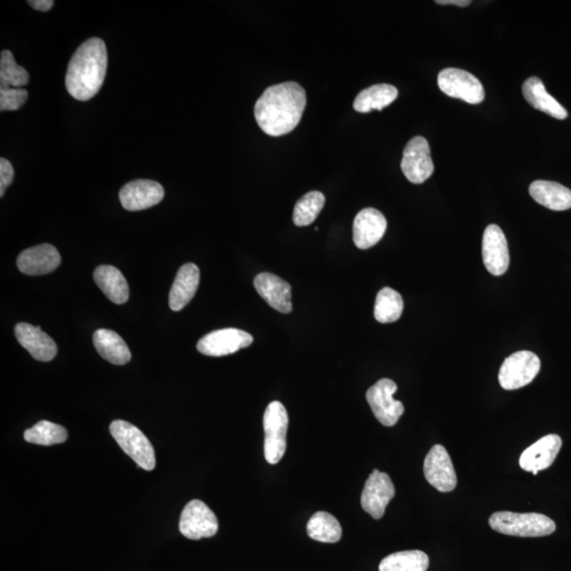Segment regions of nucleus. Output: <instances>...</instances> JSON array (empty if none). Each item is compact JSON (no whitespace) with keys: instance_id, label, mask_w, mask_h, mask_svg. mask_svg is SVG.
<instances>
[{"instance_id":"obj_1","label":"nucleus","mask_w":571,"mask_h":571,"mask_svg":"<svg viewBox=\"0 0 571 571\" xmlns=\"http://www.w3.org/2000/svg\"><path fill=\"white\" fill-rule=\"evenodd\" d=\"M306 103V91L299 83L272 86L263 91L255 104L257 124L268 136H284L299 125Z\"/></svg>"},{"instance_id":"obj_2","label":"nucleus","mask_w":571,"mask_h":571,"mask_svg":"<svg viewBox=\"0 0 571 571\" xmlns=\"http://www.w3.org/2000/svg\"><path fill=\"white\" fill-rule=\"evenodd\" d=\"M107 70V49L92 38L77 49L66 73V88L78 101H88L100 91Z\"/></svg>"},{"instance_id":"obj_3","label":"nucleus","mask_w":571,"mask_h":571,"mask_svg":"<svg viewBox=\"0 0 571 571\" xmlns=\"http://www.w3.org/2000/svg\"><path fill=\"white\" fill-rule=\"evenodd\" d=\"M490 527L506 536L541 538L556 531V523L541 513H515L500 511L491 515Z\"/></svg>"},{"instance_id":"obj_4","label":"nucleus","mask_w":571,"mask_h":571,"mask_svg":"<svg viewBox=\"0 0 571 571\" xmlns=\"http://www.w3.org/2000/svg\"><path fill=\"white\" fill-rule=\"evenodd\" d=\"M110 434L118 442L121 449L140 468L152 471L156 465L155 451L146 436L137 427L124 420H115L110 425Z\"/></svg>"},{"instance_id":"obj_5","label":"nucleus","mask_w":571,"mask_h":571,"mask_svg":"<svg viewBox=\"0 0 571 571\" xmlns=\"http://www.w3.org/2000/svg\"><path fill=\"white\" fill-rule=\"evenodd\" d=\"M288 425H290V417L284 405L280 401L270 403L263 415V429H265L263 452L270 465L279 464L284 456Z\"/></svg>"},{"instance_id":"obj_6","label":"nucleus","mask_w":571,"mask_h":571,"mask_svg":"<svg viewBox=\"0 0 571 571\" xmlns=\"http://www.w3.org/2000/svg\"><path fill=\"white\" fill-rule=\"evenodd\" d=\"M541 370V360L528 351L514 353L503 361L499 373L502 388L514 391L530 384Z\"/></svg>"},{"instance_id":"obj_7","label":"nucleus","mask_w":571,"mask_h":571,"mask_svg":"<svg viewBox=\"0 0 571 571\" xmlns=\"http://www.w3.org/2000/svg\"><path fill=\"white\" fill-rule=\"evenodd\" d=\"M397 384L391 379H381L366 392L368 404L381 425L394 427L404 413L402 402L395 401Z\"/></svg>"},{"instance_id":"obj_8","label":"nucleus","mask_w":571,"mask_h":571,"mask_svg":"<svg viewBox=\"0 0 571 571\" xmlns=\"http://www.w3.org/2000/svg\"><path fill=\"white\" fill-rule=\"evenodd\" d=\"M438 86L447 96L474 106L484 99V90L480 79L465 70L447 69L440 71Z\"/></svg>"},{"instance_id":"obj_9","label":"nucleus","mask_w":571,"mask_h":571,"mask_svg":"<svg viewBox=\"0 0 571 571\" xmlns=\"http://www.w3.org/2000/svg\"><path fill=\"white\" fill-rule=\"evenodd\" d=\"M396 489L388 473L374 469L367 478L361 495L362 508L372 515L373 519H382L386 507L394 499Z\"/></svg>"},{"instance_id":"obj_10","label":"nucleus","mask_w":571,"mask_h":571,"mask_svg":"<svg viewBox=\"0 0 571 571\" xmlns=\"http://www.w3.org/2000/svg\"><path fill=\"white\" fill-rule=\"evenodd\" d=\"M180 530L184 537L196 541L214 537L218 531V520L204 502L194 500L183 509Z\"/></svg>"},{"instance_id":"obj_11","label":"nucleus","mask_w":571,"mask_h":571,"mask_svg":"<svg viewBox=\"0 0 571 571\" xmlns=\"http://www.w3.org/2000/svg\"><path fill=\"white\" fill-rule=\"evenodd\" d=\"M401 170L411 183L421 184L434 173L431 149L423 137L410 140L405 146L401 161Z\"/></svg>"},{"instance_id":"obj_12","label":"nucleus","mask_w":571,"mask_h":571,"mask_svg":"<svg viewBox=\"0 0 571 571\" xmlns=\"http://www.w3.org/2000/svg\"><path fill=\"white\" fill-rule=\"evenodd\" d=\"M426 480L440 493H452L457 486V476L449 453L445 447L435 445L423 465Z\"/></svg>"},{"instance_id":"obj_13","label":"nucleus","mask_w":571,"mask_h":571,"mask_svg":"<svg viewBox=\"0 0 571 571\" xmlns=\"http://www.w3.org/2000/svg\"><path fill=\"white\" fill-rule=\"evenodd\" d=\"M253 343V336L245 331L235 328H226L212 331L206 335L198 344V349L208 357H224L235 354L241 349L249 347Z\"/></svg>"},{"instance_id":"obj_14","label":"nucleus","mask_w":571,"mask_h":571,"mask_svg":"<svg viewBox=\"0 0 571 571\" xmlns=\"http://www.w3.org/2000/svg\"><path fill=\"white\" fill-rule=\"evenodd\" d=\"M483 260L484 267L494 276L507 272L511 255L505 235L499 226L490 225L484 230L483 237Z\"/></svg>"},{"instance_id":"obj_15","label":"nucleus","mask_w":571,"mask_h":571,"mask_svg":"<svg viewBox=\"0 0 571 571\" xmlns=\"http://www.w3.org/2000/svg\"><path fill=\"white\" fill-rule=\"evenodd\" d=\"M164 189L161 183L152 180H134L120 190V201L127 211L146 210L161 202Z\"/></svg>"},{"instance_id":"obj_16","label":"nucleus","mask_w":571,"mask_h":571,"mask_svg":"<svg viewBox=\"0 0 571 571\" xmlns=\"http://www.w3.org/2000/svg\"><path fill=\"white\" fill-rule=\"evenodd\" d=\"M388 229L384 215L373 207L362 210L354 221V243L357 248L367 250L376 245Z\"/></svg>"},{"instance_id":"obj_17","label":"nucleus","mask_w":571,"mask_h":571,"mask_svg":"<svg viewBox=\"0 0 571 571\" xmlns=\"http://www.w3.org/2000/svg\"><path fill=\"white\" fill-rule=\"evenodd\" d=\"M562 447V439L557 434H550L538 440L521 453L520 468L538 475L539 471L548 469L555 463Z\"/></svg>"},{"instance_id":"obj_18","label":"nucleus","mask_w":571,"mask_h":571,"mask_svg":"<svg viewBox=\"0 0 571 571\" xmlns=\"http://www.w3.org/2000/svg\"><path fill=\"white\" fill-rule=\"evenodd\" d=\"M60 265V255L52 244H44L24 250L17 259L18 270L26 275L51 273Z\"/></svg>"},{"instance_id":"obj_19","label":"nucleus","mask_w":571,"mask_h":571,"mask_svg":"<svg viewBox=\"0 0 571 571\" xmlns=\"http://www.w3.org/2000/svg\"><path fill=\"white\" fill-rule=\"evenodd\" d=\"M257 293L266 300L273 309L281 313L292 311V291L290 282L272 273H261L254 280Z\"/></svg>"},{"instance_id":"obj_20","label":"nucleus","mask_w":571,"mask_h":571,"mask_svg":"<svg viewBox=\"0 0 571 571\" xmlns=\"http://www.w3.org/2000/svg\"><path fill=\"white\" fill-rule=\"evenodd\" d=\"M15 336L23 348H26L35 360L49 362L58 354L57 344L41 327L28 323H18Z\"/></svg>"},{"instance_id":"obj_21","label":"nucleus","mask_w":571,"mask_h":571,"mask_svg":"<svg viewBox=\"0 0 571 571\" xmlns=\"http://www.w3.org/2000/svg\"><path fill=\"white\" fill-rule=\"evenodd\" d=\"M199 281V268L192 262L183 265L178 272L174 284L171 286L169 299L170 309L182 310L198 292Z\"/></svg>"},{"instance_id":"obj_22","label":"nucleus","mask_w":571,"mask_h":571,"mask_svg":"<svg viewBox=\"0 0 571 571\" xmlns=\"http://www.w3.org/2000/svg\"><path fill=\"white\" fill-rule=\"evenodd\" d=\"M530 193L538 204L552 211L571 208V190L554 181L537 180L530 184Z\"/></svg>"},{"instance_id":"obj_23","label":"nucleus","mask_w":571,"mask_h":571,"mask_svg":"<svg viewBox=\"0 0 571 571\" xmlns=\"http://www.w3.org/2000/svg\"><path fill=\"white\" fill-rule=\"evenodd\" d=\"M523 95L533 108L541 110L557 120L567 118V110L548 94L541 78L537 77L527 78L523 84Z\"/></svg>"},{"instance_id":"obj_24","label":"nucleus","mask_w":571,"mask_h":571,"mask_svg":"<svg viewBox=\"0 0 571 571\" xmlns=\"http://www.w3.org/2000/svg\"><path fill=\"white\" fill-rule=\"evenodd\" d=\"M94 279L97 287L115 304H124L130 299V288L119 269L100 266L95 270Z\"/></svg>"},{"instance_id":"obj_25","label":"nucleus","mask_w":571,"mask_h":571,"mask_svg":"<svg viewBox=\"0 0 571 571\" xmlns=\"http://www.w3.org/2000/svg\"><path fill=\"white\" fill-rule=\"evenodd\" d=\"M94 345L102 358L115 365H124L132 359L130 348L113 330H97L94 335Z\"/></svg>"},{"instance_id":"obj_26","label":"nucleus","mask_w":571,"mask_h":571,"mask_svg":"<svg viewBox=\"0 0 571 571\" xmlns=\"http://www.w3.org/2000/svg\"><path fill=\"white\" fill-rule=\"evenodd\" d=\"M398 89L390 84L371 86L355 97L354 108L355 112L366 114L372 110H382L397 99Z\"/></svg>"},{"instance_id":"obj_27","label":"nucleus","mask_w":571,"mask_h":571,"mask_svg":"<svg viewBox=\"0 0 571 571\" xmlns=\"http://www.w3.org/2000/svg\"><path fill=\"white\" fill-rule=\"evenodd\" d=\"M307 534L315 541L337 543L342 538V527L334 515L318 511L312 515L307 524Z\"/></svg>"},{"instance_id":"obj_28","label":"nucleus","mask_w":571,"mask_h":571,"mask_svg":"<svg viewBox=\"0 0 571 571\" xmlns=\"http://www.w3.org/2000/svg\"><path fill=\"white\" fill-rule=\"evenodd\" d=\"M429 560L421 550L399 551L383 558L379 571H427Z\"/></svg>"},{"instance_id":"obj_29","label":"nucleus","mask_w":571,"mask_h":571,"mask_svg":"<svg viewBox=\"0 0 571 571\" xmlns=\"http://www.w3.org/2000/svg\"><path fill=\"white\" fill-rule=\"evenodd\" d=\"M404 309L401 294L391 288L385 287L377 294L374 304V318L379 323H394L401 318Z\"/></svg>"},{"instance_id":"obj_30","label":"nucleus","mask_w":571,"mask_h":571,"mask_svg":"<svg viewBox=\"0 0 571 571\" xmlns=\"http://www.w3.org/2000/svg\"><path fill=\"white\" fill-rule=\"evenodd\" d=\"M67 429L51 421L41 420L23 434L24 440L30 444L53 446L63 444L67 440Z\"/></svg>"},{"instance_id":"obj_31","label":"nucleus","mask_w":571,"mask_h":571,"mask_svg":"<svg viewBox=\"0 0 571 571\" xmlns=\"http://www.w3.org/2000/svg\"><path fill=\"white\" fill-rule=\"evenodd\" d=\"M29 73L18 65L14 53L4 51L0 57V85L2 88H22L29 84Z\"/></svg>"},{"instance_id":"obj_32","label":"nucleus","mask_w":571,"mask_h":571,"mask_svg":"<svg viewBox=\"0 0 571 571\" xmlns=\"http://www.w3.org/2000/svg\"><path fill=\"white\" fill-rule=\"evenodd\" d=\"M325 205V196L318 190L307 193L300 198L293 211V223L297 226H309L317 219Z\"/></svg>"},{"instance_id":"obj_33","label":"nucleus","mask_w":571,"mask_h":571,"mask_svg":"<svg viewBox=\"0 0 571 571\" xmlns=\"http://www.w3.org/2000/svg\"><path fill=\"white\" fill-rule=\"evenodd\" d=\"M28 91L23 88H0V110L14 112L28 100Z\"/></svg>"},{"instance_id":"obj_34","label":"nucleus","mask_w":571,"mask_h":571,"mask_svg":"<svg viewBox=\"0 0 571 571\" xmlns=\"http://www.w3.org/2000/svg\"><path fill=\"white\" fill-rule=\"evenodd\" d=\"M14 178V170L7 159H0V196L4 198L5 189H8Z\"/></svg>"},{"instance_id":"obj_35","label":"nucleus","mask_w":571,"mask_h":571,"mask_svg":"<svg viewBox=\"0 0 571 571\" xmlns=\"http://www.w3.org/2000/svg\"><path fill=\"white\" fill-rule=\"evenodd\" d=\"M28 4L35 10L47 12L53 7L54 2L52 0H31Z\"/></svg>"},{"instance_id":"obj_36","label":"nucleus","mask_w":571,"mask_h":571,"mask_svg":"<svg viewBox=\"0 0 571 571\" xmlns=\"http://www.w3.org/2000/svg\"><path fill=\"white\" fill-rule=\"evenodd\" d=\"M436 4L441 5H453L457 7H468L471 5L470 0H436Z\"/></svg>"}]
</instances>
